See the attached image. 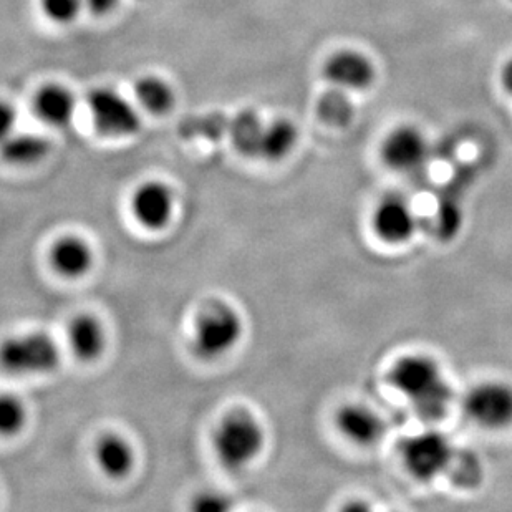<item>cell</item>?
I'll use <instances>...</instances> for the list:
<instances>
[{"label": "cell", "instance_id": "6da1fadb", "mask_svg": "<svg viewBox=\"0 0 512 512\" xmlns=\"http://www.w3.org/2000/svg\"><path fill=\"white\" fill-rule=\"evenodd\" d=\"M390 382L411 401L421 421L443 420L450 410L453 388L433 358L426 355L400 358L390 372Z\"/></svg>", "mask_w": 512, "mask_h": 512}, {"label": "cell", "instance_id": "7a4b0ae2", "mask_svg": "<svg viewBox=\"0 0 512 512\" xmlns=\"http://www.w3.org/2000/svg\"><path fill=\"white\" fill-rule=\"evenodd\" d=\"M266 431L247 411H234L214 431L213 448L219 463L228 471H241L261 455Z\"/></svg>", "mask_w": 512, "mask_h": 512}, {"label": "cell", "instance_id": "3957f363", "mask_svg": "<svg viewBox=\"0 0 512 512\" xmlns=\"http://www.w3.org/2000/svg\"><path fill=\"white\" fill-rule=\"evenodd\" d=\"M244 334V322L231 305L211 304L201 312L194 327L191 348L199 360L214 362L237 347Z\"/></svg>", "mask_w": 512, "mask_h": 512}, {"label": "cell", "instance_id": "277c9868", "mask_svg": "<svg viewBox=\"0 0 512 512\" xmlns=\"http://www.w3.org/2000/svg\"><path fill=\"white\" fill-rule=\"evenodd\" d=\"M60 347L44 332L14 335L0 343V368L12 375H37L57 370Z\"/></svg>", "mask_w": 512, "mask_h": 512}, {"label": "cell", "instance_id": "5b68a950", "mask_svg": "<svg viewBox=\"0 0 512 512\" xmlns=\"http://www.w3.org/2000/svg\"><path fill=\"white\" fill-rule=\"evenodd\" d=\"M87 107L93 126L108 138H126L140 131L141 118L136 108L113 88H95L88 93Z\"/></svg>", "mask_w": 512, "mask_h": 512}, {"label": "cell", "instance_id": "8992f818", "mask_svg": "<svg viewBox=\"0 0 512 512\" xmlns=\"http://www.w3.org/2000/svg\"><path fill=\"white\" fill-rule=\"evenodd\" d=\"M400 453L406 469L421 481H430L448 471L455 458L450 440L440 431H426L406 438L401 443Z\"/></svg>", "mask_w": 512, "mask_h": 512}, {"label": "cell", "instance_id": "52a82bcc", "mask_svg": "<svg viewBox=\"0 0 512 512\" xmlns=\"http://www.w3.org/2000/svg\"><path fill=\"white\" fill-rule=\"evenodd\" d=\"M463 410L481 428H508L512 425V387L501 382L479 383L466 393Z\"/></svg>", "mask_w": 512, "mask_h": 512}, {"label": "cell", "instance_id": "ba28073f", "mask_svg": "<svg viewBox=\"0 0 512 512\" xmlns=\"http://www.w3.org/2000/svg\"><path fill=\"white\" fill-rule=\"evenodd\" d=\"M382 160L390 170L415 173L430 158V143L416 126L401 125L388 133L380 150Z\"/></svg>", "mask_w": 512, "mask_h": 512}, {"label": "cell", "instance_id": "9c48e42d", "mask_svg": "<svg viewBox=\"0 0 512 512\" xmlns=\"http://www.w3.org/2000/svg\"><path fill=\"white\" fill-rule=\"evenodd\" d=\"M322 75L340 90L363 92L377 80V68L372 58L358 50H339L325 60Z\"/></svg>", "mask_w": 512, "mask_h": 512}, {"label": "cell", "instance_id": "30bf717a", "mask_svg": "<svg viewBox=\"0 0 512 512\" xmlns=\"http://www.w3.org/2000/svg\"><path fill=\"white\" fill-rule=\"evenodd\" d=\"M131 213L148 231L165 229L174 213V194L170 186L160 181L140 184L131 198Z\"/></svg>", "mask_w": 512, "mask_h": 512}, {"label": "cell", "instance_id": "8fae6325", "mask_svg": "<svg viewBox=\"0 0 512 512\" xmlns=\"http://www.w3.org/2000/svg\"><path fill=\"white\" fill-rule=\"evenodd\" d=\"M415 211L411 204L400 194H388L378 203L373 213V228L378 237L390 244H400L408 241L415 234Z\"/></svg>", "mask_w": 512, "mask_h": 512}, {"label": "cell", "instance_id": "7c38bea8", "mask_svg": "<svg viewBox=\"0 0 512 512\" xmlns=\"http://www.w3.org/2000/svg\"><path fill=\"white\" fill-rule=\"evenodd\" d=\"M335 423L345 438L360 446L373 445L385 435L382 416L365 405H345L337 411Z\"/></svg>", "mask_w": 512, "mask_h": 512}, {"label": "cell", "instance_id": "4fadbf2b", "mask_svg": "<svg viewBox=\"0 0 512 512\" xmlns=\"http://www.w3.org/2000/svg\"><path fill=\"white\" fill-rule=\"evenodd\" d=\"M93 249L85 239L78 236H63L50 249V266L58 276L78 279L87 276L93 267Z\"/></svg>", "mask_w": 512, "mask_h": 512}, {"label": "cell", "instance_id": "5bb4252c", "mask_svg": "<svg viewBox=\"0 0 512 512\" xmlns=\"http://www.w3.org/2000/svg\"><path fill=\"white\" fill-rule=\"evenodd\" d=\"M32 108L39 120L54 128H65L75 116L77 102L73 93L58 83H47L35 92Z\"/></svg>", "mask_w": 512, "mask_h": 512}, {"label": "cell", "instance_id": "9a60e30c", "mask_svg": "<svg viewBox=\"0 0 512 512\" xmlns=\"http://www.w3.org/2000/svg\"><path fill=\"white\" fill-rule=\"evenodd\" d=\"M68 345L80 362H95L107 347V335L93 315H78L68 325Z\"/></svg>", "mask_w": 512, "mask_h": 512}, {"label": "cell", "instance_id": "2e32d148", "mask_svg": "<svg viewBox=\"0 0 512 512\" xmlns=\"http://www.w3.org/2000/svg\"><path fill=\"white\" fill-rule=\"evenodd\" d=\"M95 461L107 478L123 479L133 471L135 451L123 436L110 433L98 440Z\"/></svg>", "mask_w": 512, "mask_h": 512}, {"label": "cell", "instance_id": "e0dca14e", "mask_svg": "<svg viewBox=\"0 0 512 512\" xmlns=\"http://www.w3.org/2000/svg\"><path fill=\"white\" fill-rule=\"evenodd\" d=\"M50 153V143L34 133H12L0 143V160L12 166H32L44 161Z\"/></svg>", "mask_w": 512, "mask_h": 512}, {"label": "cell", "instance_id": "ac0fdd59", "mask_svg": "<svg viewBox=\"0 0 512 512\" xmlns=\"http://www.w3.org/2000/svg\"><path fill=\"white\" fill-rule=\"evenodd\" d=\"M266 121L254 112H241L228 123L229 140L242 156L259 160Z\"/></svg>", "mask_w": 512, "mask_h": 512}, {"label": "cell", "instance_id": "d6986e66", "mask_svg": "<svg viewBox=\"0 0 512 512\" xmlns=\"http://www.w3.org/2000/svg\"><path fill=\"white\" fill-rule=\"evenodd\" d=\"M299 143V130L287 118L267 121L259 160L277 163L287 158Z\"/></svg>", "mask_w": 512, "mask_h": 512}, {"label": "cell", "instance_id": "ffe728a7", "mask_svg": "<svg viewBox=\"0 0 512 512\" xmlns=\"http://www.w3.org/2000/svg\"><path fill=\"white\" fill-rule=\"evenodd\" d=\"M136 102L151 115H166L176 103L173 87L163 78L148 75L141 77L135 85Z\"/></svg>", "mask_w": 512, "mask_h": 512}, {"label": "cell", "instance_id": "44dd1931", "mask_svg": "<svg viewBox=\"0 0 512 512\" xmlns=\"http://www.w3.org/2000/svg\"><path fill=\"white\" fill-rule=\"evenodd\" d=\"M27 423L24 401L10 393L0 395V436L19 435Z\"/></svg>", "mask_w": 512, "mask_h": 512}, {"label": "cell", "instance_id": "7402d4cb", "mask_svg": "<svg viewBox=\"0 0 512 512\" xmlns=\"http://www.w3.org/2000/svg\"><path fill=\"white\" fill-rule=\"evenodd\" d=\"M85 0H40L45 17L57 25L72 24L82 12Z\"/></svg>", "mask_w": 512, "mask_h": 512}, {"label": "cell", "instance_id": "603a6c76", "mask_svg": "<svg viewBox=\"0 0 512 512\" xmlns=\"http://www.w3.org/2000/svg\"><path fill=\"white\" fill-rule=\"evenodd\" d=\"M232 508L234 503L231 498L214 491L198 494L191 503V509L194 512H229Z\"/></svg>", "mask_w": 512, "mask_h": 512}, {"label": "cell", "instance_id": "cb8c5ba5", "mask_svg": "<svg viewBox=\"0 0 512 512\" xmlns=\"http://www.w3.org/2000/svg\"><path fill=\"white\" fill-rule=\"evenodd\" d=\"M15 123H17L15 108L0 98V143L14 133Z\"/></svg>", "mask_w": 512, "mask_h": 512}, {"label": "cell", "instance_id": "d4e9b609", "mask_svg": "<svg viewBox=\"0 0 512 512\" xmlns=\"http://www.w3.org/2000/svg\"><path fill=\"white\" fill-rule=\"evenodd\" d=\"M120 0H85L88 10L98 17H105V15L112 14L113 10L118 7Z\"/></svg>", "mask_w": 512, "mask_h": 512}, {"label": "cell", "instance_id": "484cf974", "mask_svg": "<svg viewBox=\"0 0 512 512\" xmlns=\"http://www.w3.org/2000/svg\"><path fill=\"white\" fill-rule=\"evenodd\" d=\"M501 85L509 95H512V58H509L501 68Z\"/></svg>", "mask_w": 512, "mask_h": 512}]
</instances>
